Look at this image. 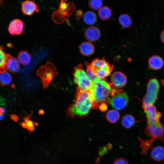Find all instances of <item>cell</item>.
Listing matches in <instances>:
<instances>
[{"instance_id":"cell-25","label":"cell","mask_w":164,"mask_h":164,"mask_svg":"<svg viewBox=\"0 0 164 164\" xmlns=\"http://www.w3.org/2000/svg\"><path fill=\"white\" fill-rule=\"evenodd\" d=\"M118 21L120 25L124 28H129L132 25L131 17L126 14L121 15L118 18Z\"/></svg>"},{"instance_id":"cell-3","label":"cell","mask_w":164,"mask_h":164,"mask_svg":"<svg viewBox=\"0 0 164 164\" xmlns=\"http://www.w3.org/2000/svg\"><path fill=\"white\" fill-rule=\"evenodd\" d=\"M75 9V6L73 2L61 0L59 8L53 13L52 19L56 23L61 24L69 18Z\"/></svg>"},{"instance_id":"cell-17","label":"cell","mask_w":164,"mask_h":164,"mask_svg":"<svg viewBox=\"0 0 164 164\" xmlns=\"http://www.w3.org/2000/svg\"><path fill=\"white\" fill-rule=\"evenodd\" d=\"M79 47L80 53L84 56H91L94 53L95 51L94 45L89 41L82 43Z\"/></svg>"},{"instance_id":"cell-8","label":"cell","mask_w":164,"mask_h":164,"mask_svg":"<svg viewBox=\"0 0 164 164\" xmlns=\"http://www.w3.org/2000/svg\"><path fill=\"white\" fill-rule=\"evenodd\" d=\"M159 88V84L156 79L150 80L147 84L146 94L143 99L142 108L153 105L157 99Z\"/></svg>"},{"instance_id":"cell-22","label":"cell","mask_w":164,"mask_h":164,"mask_svg":"<svg viewBox=\"0 0 164 164\" xmlns=\"http://www.w3.org/2000/svg\"><path fill=\"white\" fill-rule=\"evenodd\" d=\"M112 12L111 8L104 6L101 7L99 10L98 15L100 18L102 20L105 21L111 17Z\"/></svg>"},{"instance_id":"cell-32","label":"cell","mask_w":164,"mask_h":164,"mask_svg":"<svg viewBox=\"0 0 164 164\" xmlns=\"http://www.w3.org/2000/svg\"><path fill=\"white\" fill-rule=\"evenodd\" d=\"M114 164H128L127 160L124 158H120L116 159Z\"/></svg>"},{"instance_id":"cell-31","label":"cell","mask_w":164,"mask_h":164,"mask_svg":"<svg viewBox=\"0 0 164 164\" xmlns=\"http://www.w3.org/2000/svg\"><path fill=\"white\" fill-rule=\"evenodd\" d=\"M4 99L0 97V120L3 119L6 113V111L4 107L5 105Z\"/></svg>"},{"instance_id":"cell-4","label":"cell","mask_w":164,"mask_h":164,"mask_svg":"<svg viewBox=\"0 0 164 164\" xmlns=\"http://www.w3.org/2000/svg\"><path fill=\"white\" fill-rule=\"evenodd\" d=\"M36 74L42 81L43 88L46 89L57 75L58 72L54 65L50 62H48L38 69Z\"/></svg>"},{"instance_id":"cell-29","label":"cell","mask_w":164,"mask_h":164,"mask_svg":"<svg viewBox=\"0 0 164 164\" xmlns=\"http://www.w3.org/2000/svg\"><path fill=\"white\" fill-rule=\"evenodd\" d=\"M85 65L86 67V74L90 80L93 83L98 78L95 76L93 73L90 64L87 62H86Z\"/></svg>"},{"instance_id":"cell-13","label":"cell","mask_w":164,"mask_h":164,"mask_svg":"<svg viewBox=\"0 0 164 164\" xmlns=\"http://www.w3.org/2000/svg\"><path fill=\"white\" fill-rule=\"evenodd\" d=\"M86 39L90 42L98 40L101 36L99 29L96 26H91L87 28L84 33Z\"/></svg>"},{"instance_id":"cell-35","label":"cell","mask_w":164,"mask_h":164,"mask_svg":"<svg viewBox=\"0 0 164 164\" xmlns=\"http://www.w3.org/2000/svg\"><path fill=\"white\" fill-rule=\"evenodd\" d=\"M76 15L77 19H80L83 15L82 11L80 10H77L76 11Z\"/></svg>"},{"instance_id":"cell-12","label":"cell","mask_w":164,"mask_h":164,"mask_svg":"<svg viewBox=\"0 0 164 164\" xmlns=\"http://www.w3.org/2000/svg\"><path fill=\"white\" fill-rule=\"evenodd\" d=\"M24 23L19 19H15L12 20L9 23L8 30L9 33L12 35H19L22 33Z\"/></svg>"},{"instance_id":"cell-16","label":"cell","mask_w":164,"mask_h":164,"mask_svg":"<svg viewBox=\"0 0 164 164\" xmlns=\"http://www.w3.org/2000/svg\"><path fill=\"white\" fill-rule=\"evenodd\" d=\"M150 156L153 160L161 162L164 160V147L161 145H157L152 147Z\"/></svg>"},{"instance_id":"cell-36","label":"cell","mask_w":164,"mask_h":164,"mask_svg":"<svg viewBox=\"0 0 164 164\" xmlns=\"http://www.w3.org/2000/svg\"><path fill=\"white\" fill-rule=\"evenodd\" d=\"M11 118L15 121H17L18 120V117L14 114H12L10 115Z\"/></svg>"},{"instance_id":"cell-7","label":"cell","mask_w":164,"mask_h":164,"mask_svg":"<svg viewBox=\"0 0 164 164\" xmlns=\"http://www.w3.org/2000/svg\"><path fill=\"white\" fill-rule=\"evenodd\" d=\"M73 76L74 82L78 88L85 91H90L93 83L83 69L82 64H80L74 68Z\"/></svg>"},{"instance_id":"cell-5","label":"cell","mask_w":164,"mask_h":164,"mask_svg":"<svg viewBox=\"0 0 164 164\" xmlns=\"http://www.w3.org/2000/svg\"><path fill=\"white\" fill-rule=\"evenodd\" d=\"M90 65L95 76L103 79H106V77L110 74L114 67L113 65L110 64L103 58L94 59Z\"/></svg>"},{"instance_id":"cell-33","label":"cell","mask_w":164,"mask_h":164,"mask_svg":"<svg viewBox=\"0 0 164 164\" xmlns=\"http://www.w3.org/2000/svg\"><path fill=\"white\" fill-rule=\"evenodd\" d=\"M108 108V107L105 103H103L100 105L99 108L102 111H106Z\"/></svg>"},{"instance_id":"cell-21","label":"cell","mask_w":164,"mask_h":164,"mask_svg":"<svg viewBox=\"0 0 164 164\" xmlns=\"http://www.w3.org/2000/svg\"><path fill=\"white\" fill-rule=\"evenodd\" d=\"M17 60L19 62L23 65L28 64L31 60V55L28 51L26 50L20 51L17 56Z\"/></svg>"},{"instance_id":"cell-26","label":"cell","mask_w":164,"mask_h":164,"mask_svg":"<svg viewBox=\"0 0 164 164\" xmlns=\"http://www.w3.org/2000/svg\"><path fill=\"white\" fill-rule=\"evenodd\" d=\"M120 114L115 109L108 111L106 114V118L107 121L111 123H115L119 119Z\"/></svg>"},{"instance_id":"cell-10","label":"cell","mask_w":164,"mask_h":164,"mask_svg":"<svg viewBox=\"0 0 164 164\" xmlns=\"http://www.w3.org/2000/svg\"><path fill=\"white\" fill-rule=\"evenodd\" d=\"M143 108L146 114L147 125H155L160 123L159 120L162 114L157 111L154 105H148Z\"/></svg>"},{"instance_id":"cell-15","label":"cell","mask_w":164,"mask_h":164,"mask_svg":"<svg viewBox=\"0 0 164 164\" xmlns=\"http://www.w3.org/2000/svg\"><path fill=\"white\" fill-rule=\"evenodd\" d=\"M164 62L160 56L154 55L150 56L148 61V64L149 69L157 70L161 69L164 65Z\"/></svg>"},{"instance_id":"cell-2","label":"cell","mask_w":164,"mask_h":164,"mask_svg":"<svg viewBox=\"0 0 164 164\" xmlns=\"http://www.w3.org/2000/svg\"><path fill=\"white\" fill-rule=\"evenodd\" d=\"M93 83L90 92L94 102L92 108L95 109H98L102 104L108 103L112 86L111 83H108L106 79L98 78Z\"/></svg>"},{"instance_id":"cell-28","label":"cell","mask_w":164,"mask_h":164,"mask_svg":"<svg viewBox=\"0 0 164 164\" xmlns=\"http://www.w3.org/2000/svg\"><path fill=\"white\" fill-rule=\"evenodd\" d=\"M12 81L11 74L7 71L0 73V84L2 86L7 85Z\"/></svg>"},{"instance_id":"cell-34","label":"cell","mask_w":164,"mask_h":164,"mask_svg":"<svg viewBox=\"0 0 164 164\" xmlns=\"http://www.w3.org/2000/svg\"><path fill=\"white\" fill-rule=\"evenodd\" d=\"M106 147H104L101 148L99 151V154L100 155L102 156L105 154L107 152Z\"/></svg>"},{"instance_id":"cell-38","label":"cell","mask_w":164,"mask_h":164,"mask_svg":"<svg viewBox=\"0 0 164 164\" xmlns=\"http://www.w3.org/2000/svg\"><path fill=\"white\" fill-rule=\"evenodd\" d=\"M112 145H111V144H108L106 146V148L108 149H111L112 148Z\"/></svg>"},{"instance_id":"cell-18","label":"cell","mask_w":164,"mask_h":164,"mask_svg":"<svg viewBox=\"0 0 164 164\" xmlns=\"http://www.w3.org/2000/svg\"><path fill=\"white\" fill-rule=\"evenodd\" d=\"M6 68L13 73H16L19 71L20 67L17 59L9 54L6 64Z\"/></svg>"},{"instance_id":"cell-11","label":"cell","mask_w":164,"mask_h":164,"mask_svg":"<svg viewBox=\"0 0 164 164\" xmlns=\"http://www.w3.org/2000/svg\"><path fill=\"white\" fill-rule=\"evenodd\" d=\"M111 85L117 88H121L124 87L127 83L126 75L121 71H116L113 73L111 77Z\"/></svg>"},{"instance_id":"cell-30","label":"cell","mask_w":164,"mask_h":164,"mask_svg":"<svg viewBox=\"0 0 164 164\" xmlns=\"http://www.w3.org/2000/svg\"><path fill=\"white\" fill-rule=\"evenodd\" d=\"M89 6L92 9L94 10H99L102 6L103 2L102 0H94L88 1Z\"/></svg>"},{"instance_id":"cell-37","label":"cell","mask_w":164,"mask_h":164,"mask_svg":"<svg viewBox=\"0 0 164 164\" xmlns=\"http://www.w3.org/2000/svg\"><path fill=\"white\" fill-rule=\"evenodd\" d=\"M160 38L162 42L164 43V29L161 33Z\"/></svg>"},{"instance_id":"cell-1","label":"cell","mask_w":164,"mask_h":164,"mask_svg":"<svg viewBox=\"0 0 164 164\" xmlns=\"http://www.w3.org/2000/svg\"><path fill=\"white\" fill-rule=\"evenodd\" d=\"M93 103L90 92L82 90L77 87L74 102L68 108L67 114L72 117H86L92 108Z\"/></svg>"},{"instance_id":"cell-23","label":"cell","mask_w":164,"mask_h":164,"mask_svg":"<svg viewBox=\"0 0 164 164\" xmlns=\"http://www.w3.org/2000/svg\"><path fill=\"white\" fill-rule=\"evenodd\" d=\"M23 120L24 121L21 122L20 125L23 128L26 129L29 133L34 131L38 124L32 121L28 116L26 117Z\"/></svg>"},{"instance_id":"cell-9","label":"cell","mask_w":164,"mask_h":164,"mask_svg":"<svg viewBox=\"0 0 164 164\" xmlns=\"http://www.w3.org/2000/svg\"><path fill=\"white\" fill-rule=\"evenodd\" d=\"M144 131L151 138L164 142V125L160 123L155 125H147Z\"/></svg>"},{"instance_id":"cell-39","label":"cell","mask_w":164,"mask_h":164,"mask_svg":"<svg viewBox=\"0 0 164 164\" xmlns=\"http://www.w3.org/2000/svg\"><path fill=\"white\" fill-rule=\"evenodd\" d=\"M2 3H3V1L2 0H0V7L1 5L2 4Z\"/></svg>"},{"instance_id":"cell-27","label":"cell","mask_w":164,"mask_h":164,"mask_svg":"<svg viewBox=\"0 0 164 164\" xmlns=\"http://www.w3.org/2000/svg\"><path fill=\"white\" fill-rule=\"evenodd\" d=\"M84 22L87 25H92L97 21V17L96 14L93 11H89L86 12L83 16Z\"/></svg>"},{"instance_id":"cell-20","label":"cell","mask_w":164,"mask_h":164,"mask_svg":"<svg viewBox=\"0 0 164 164\" xmlns=\"http://www.w3.org/2000/svg\"><path fill=\"white\" fill-rule=\"evenodd\" d=\"M9 54L6 53L2 46H0V73L7 71L6 64Z\"/></svg>"},{"instance_id":"cell-24","label":"cell","mask_w":164,"mask_h":164,"mask_svg":"<svg viewBox=\"0 0 164 164\" xmlns=\"http://www.w3.org/2000/svg\"><path fill=\"white\" fill-rule=\"evenodd\" d=\"M136 122L134 117L131 114L125 115L121 120V124L123 126L127 129L131 128Z\"/></svg>"},{"instance_id":"cell-6","label":"cell","mask_w":164,"mask_h":164,"mask_svg":"<svg viewBox=\"0 0 164 164\" xmlns=\"http://www.w3.org/2000/svg\"><path fill=\"white\" fill-rule=\"evenodd\" d=\"M111 86L112 89L108 99V103L117 110L123 109L127 105L129 101L127 94L123 90L115 88L112 85Z\"/></svg>"},{"instance_id":"cell-14","label":"cell","mask_w":164,"mask_h":164,"mask_svg":"<svg viewBox=\"0 0 164 164\" xmlns=\"http://www.w3.org/2000/svg\"><path fill=\"white\" fill-rule=\"evenodd\" d=\"M22 11L23 14L31 15L35 12H38L39 9L35 1L26 0L22 4Z\"/></svg>"},{"instance_id":"cell-19","label":"cell","mask_w":164,"mask_h":164,"mask_svg":"<svg viewBox=\"0 0 164 164\" xmlns=\"http://www.w3.org/2000/svg\"><path fill=\"white\" fill-rule=\"evenodd\" d=\"M138 139L140 142L139 146V148L141 149L140 154L142 155H146L149 149L152 147V144L155 140L151 138L144 140L140 137L138 138Z\"/></svg>"}]
</instances>
